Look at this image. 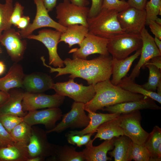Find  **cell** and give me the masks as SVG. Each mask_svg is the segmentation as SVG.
I'll list each match as a JSON object with an SVG mask.
<instances>
[{"label": "cell", "mask_w": 161, "mask_h": 161, "mask_svg": "<svg viewBox=\"0 0 161 161\" xmlns=\"http://www.w3.org/2000/svg\"><path fill=\"white\" fill-rule=\"evenodd\" d=\"M43 65L49 68L51 73L57 72L55 77L70 74V78H77L85 80L89 85L110 79L112 75V56L100 55L91 60L68 58L64 61L63 67H52L45 63L44 56L41 57Z\"/></svg>", "instance_id": "1"}, {"label": "cell", "mask_w": 161, "mask_h": 161, "mask_svg": "<svg viewBox=\"0 0 161 161\" xmlns=\"http://www.w3.org/2000/svg\"><path fill=\"white\" fill-rule=\"evenodd\" d=\"M94 88L95 94L90 101L84 104L85 111L89 110L96 112L117 104L141 99L145 96L114 85L110 79L97 83L94 85Z\"/></svg>", "instance_id": "2"}, {"label": "cell", "mask_w": 161, "mask_h": 161, "mask_svg": "<svg viewBox=\"0 0 161 161\" xmlns=\"http://www.w3.org/2000/svg\"><path fill=\"white\" fill-rule=\"evenodd\" d=\"M118 13L115 10L102 8L96 16L88 17L89 32L108 39L125 32L118 21Z\"/></svg>", "instance_id": "3"}, {"label": "cell", "mask_w": 161, "mask_h": 161, "mask_svg": "<svg viewBox=\"0 0 161 161\" xmlns=\"http://www.w3.org/2000/svg\"><path fill=\"white\" fill-rule=\"evenodd\" d=\"M142 45L140 34L125 32L108 39L107 49L112 58L120 60L141 49Z\"/></svg>", "instance_id": "4"}, {"label": "cell", "mask_w": 161, "mask_h": 161, "mask_svg": "<svg viewBox=\"0 0 161 161\" xmlns=\"http://www.w3.org/2000/svg\"><path fill=\"white\" fill-rule=\"evenodd\" d=\"M56 18L61 25L79 24L88 27L87 19L89 8L74 4L69 0H63L56 7Z\"/></svg>", "instance_id": "5"}, {"label": "cell", "mask_w": 161, "mask_h": 161, "mask_svg": "<svg viewBox=\"0 0 161 161\" xmlns=\"http://www.w3.org/2000/svg\"><path fill=\"white\" fill-rule=\"evenodd\" d=\"M52 89L55 91L56 93L68 96L75 102L84 104L90 101L95 93L94 85L85 86L82 83L75 82L72 78L65 82L53 83Z\"/></svg>", "instance_id": "6"}, {"label": "cell", "mask_w": 161, "mask_h": 161, "mask_svg": "<svg viewBox=\"0 0 161 161\" xmlns=\"http://www.w3.org/2000/svg\"><path fill=\"white\" fill-rule=\"evenodd\" d=\"M120 126L124 135L129 137L134 143L144 145L149 133L142 127V117L139 110L120 114Z\"/></svg>", "instance_id": "7"}, {"label": "cell", "mask_w": 161, "mask_h": 161, "mask_svg": "<svg viewBox=\"0 0 161 161\" xmlns=\"http://www.w3.org/2000/svg\"><path fill=\"white\" fill-rule=\"evenodd\" d=\"M62 33L56 30L44 29L39 31L37 35L32 34L26 38L42 43L48 51L49 64L55 67L62 68L64 67V61L57 52L58 45Z\"/></svg>", "instance_id": "8"}, {"label": "cell", "mask_w": 161, "mask_h": 161, "mask_svg": "<svg viewBox=\"0 0 161 161\" xmlns=\"http://www.w3.org/2000/svg\"><path fill=\"white\" fill-rule=\"evenodd\" d=\"M84 106V103L75 101L72 106L71 110L62 116L61 121L53 128L46 131V133H60L68 128L86 127L90 119L85 112Z\"/></svg>", "instance_id": "9"}, {"label": "cell", "mask_w": 161, "mask_h": 161, "mask_svg": "<svg viewBox=\"0 0 161 161\" xmlns=\"http://www.w3.org/2000/svg\"><path fill=\"white\" fill-rule=\"evenodd\" d=\"M108 42V39L89 32L79 45V48L72 49L69 53H72L73 58L83 59H86L89 55L94 54L109 55L107 49Z\"/></svg>", "instance_id": "10"}, {"label": "cell", "mask_w": 161, "mask_h": 161, "mask_svg": "<svg viewBox=\"0 0 161 161\" xmlns=\"http://www.w3.org/2000/svg\"><path fill=\"white\" fill-rule=\"evenodd\" d=\"M64 99V96L57 93L50 95L26 92L22 101L23 109L28 112L46 108L59 107L63 103Z\"/></svg>", "instance_id": "11"}, {"label": "cell", "mask_w": 161, "mask_h": 161, "mask_svg": "<svg viewBox=\"0 0 161 161\" xmlns=\"http://www.w3.org/2000/svg\"><path fill=\"white\" fill-rule=\"evenodd\" d=\"M47 134L46 131L41 129L32 127L31 134L27 145L29 158L36 156L44 158L55 155L57 145L48 142Z\"/></svg>", "instance_id": "12"}, {"label": "cell", "mask_w": 161, "mask_h": 161, "mask_svg": "<svg viewBox=\"0 0 161 161\" xmlns=\"http://www.w3.org/2000/svg\"><path fill=\"white\" fill-rule=\"evenodd\" d=\"M33 1L36 6V15L32 23H30L25 29L18 31L23 38H26L34 31L43 27H51L62 33L66 31V27L61 25L50 17L42 0Z\"/></svg>", "instance_id": "13"}, {"label": "cell", "mask_w": 161, "mask_h": 161, "mask_svg": "<svg viewBox=\"0 0 161 161\" xmlns=\"http://www.w3.org/2000/svg\"><path fill=\"white\" fill-rule=\"evenodd\" d=\"M117 18L121 27L127 33L140 34L146 25L145 10H140L129 6L118 13Z\"/></svg>", "instance_id": "14"}, {"label": "cell", "mask_w": 161, "mask_h": 161, "mask_svg": "<svg viewBox=\"0 0 161 161\" xmlns=\"http://www.w3.org/2000/svg\"><path fill=\"white\" fill-rule=\"evenodd\" d=\"M23 39L19 32L12 28L3 31L0 38V43L15 62L23 59L26 49L27 42Z\"/></svg>", "instance_id": "15"}, {"label": "cell", "mask_w": 161, "mask_h": 161, "mask_svg": "<svg viewBox=\"0 0 161 161\" xmlns=\"http://www.w3.org/2000/svg\"><path fill=\"white\" fill-rule=\"evenodd\" d=\"M143 42L141 56L128 78L134 81L139 76L141 68L151 59L157 56H161V52L157 47L154 38L149 34L145 27L140 33Z\"/></svg>", "instance_id": "16"}, {"label": "cell", "mask_w": 161, "mask_h": 161, "mask_svg": "<svg viewBox=\"0 0 161 161\" xmlns=\"http://www.w3.org/2000/svg\"><path fill=\"white\" fill-rule=\"evenodd\" d=\"M62 116L61 110L58 107L49 108L28 112L23 117V121L31 126L38 124L44 125L49 130L55 126L56 122Z\"/></svg>", "instance_id": "17"}, {"label": "cell", "mask_w": 161, "mask_h": 161, "mask_svg": "<svg viewBox=\"0 0 161 161\" xmlns=\"http://www.w3.org/2000/svg\"><path fill=\"white\" fill-rule=\"evenodd\" d=\"M143 109L158 110L161 109V107L153 99L145 96L141 99L117 104L106 107L102 110L111 114H121Z\"/></svg>", "instance_id": "18"}, {"label": "cell", "mask_w": 161, "mask_h": 161, "mask_svg": "<svg viewBox=\"0 0 161 161\" xmlns=\"http://www.w3.org/2000/svg\"><path fill=\"white\" fill-rule=\"evenodd\" d=\"M53 83L50 76L45 73L36 72L25 75L23 86L26 92L39 93L52 89Z\"/></svg>", "instance_id": "19"}, {"label": "cell", "mask_w": 161, "mask_h": 161, "mask_svg": "<svg viewBox=\"0 0 161 161\" xmlns=\"http://www.w3.org/2000/svg\"><path fill=\"white\" fill-rule=\"evenodd\" d=\"M114 137L109 140H105L97 146H94V140L90 139L86 145V148L82 151L86 161H106L111 160L112 159L107 157L108 151L114 148Z\"/></svg>", "instance_id": "20"}, {"label": "cell", "mask_w": 161, "mask_h": 161, "mask_svg": "<svg viewBox=\"0 0 161 161\" xmlns=\"http://www.w3.org/2000/svg\"><path fill=\"white\" fill-rule=\"evenodd\" d=\"M25 75L21 66L15 62L6 75L0 78V90L8 92L12 89L23 88Z\"/></svg>", "instance_id": "21"}, {"label": "cell", "mask_w": 161, "mask_h": 161, "mask_svg": "<svg viewBox=\"0 0 161 161\" xmlns=\"http://www.w3.org/2000/svg\"><path fill=\"white\" fill-rule=\"evenodd\" d=\"M141 49L136 51L133 55L122 60L112 58V79L111 83L117 85L121 80L126 76L134 61L141 53Z\"/></svg>", "instance_id": "22"}, {"label": "cell", "mask_w": 161, "mask_h": 161, "mask_svg": "<svg viewBox=\"0 0 161 161\" xmlns=\"http://www.w3.org/2000/svg\"><path fill=\"white\" fill-rule=\"evenodd\" d=\"M85 111L88 112V116L90 119L88 125L81 131H70L68 133L69 134L81 136L90 133L94 134L96 132L97 128L101 124L116 118L120 114H118L97 113L89 110Z\"/></svg>", "instance_id": "23"}, {"label": "cell", "mask_w": 161, "mask_h": 161, "mask_svg": "<svg viewBox=\"0 0 161 161\" xmlns=\"http://www.w3.org/2000/svg\"><path fill=\"white\" fill-rule=\"evenodd\" d=\"M24 93L17 91L10 93L8 100L0 106V115L10 114L24 117L27 113L23 109L22 101Z\"/></svg>", "instance_id": "24"}, {"label": "cell", "mask_w": 161, "mask_h": 161, "mask_svg": "<svg viewBox=\"0 0 161 161\" xmlns=\"http://www.w3.org/2000/svg\"><path fill=\"white\" fill-rule=\"evenodd\" d=\"M120 114L116 118L100 125L97 128V133L93 140L94 141L99 138L100 140H109L123 135V130L120 125Z\"/></svg>", "instance_id": "25"}, {"label": "cell", "mask_w": 161, "mask_h": 161, "mask_svg": "<svg viewBox=\"0 0 161 161\" xmlns=\"http://www.w3.org/2000/svg\"><path fill=\"white\" fill-rule=\"evenodd\" d=\"M66 31L62 33L59 43L64 42L67 44L69 48L75 44L79 45L89 32L88 27L79 24L68 26Z\"/></svg>", "instance_id": "26"}, {"label": "cell", "mask_w": 161, "mask_h": 161, "mask_svg": "<svg viewBox=\"0 0 161 161\" xmlns=\"http://www.w3.org/2000/svg\"><path fill=\"white\" fill-rule=\"evenodd\" d=\"M27 146L17 143L0 147V161H27Z\"/></svg>", "instance_id": "27"}, {"label": "cell", "mask_w": 161, "mask_h": 161, "mask_svg": "<svg viewBox=\"0 0 161 161\" xmlns=\"http://www.w3.org/2000/svg\"><path fill=\"white\" fill-rule=\"evenodd\" d=\"M132 143L131 139L124 135L114 137V148L108 154L115 161H129Z\"/></svg>", "instance_id": "28"}, {"label": "cell", "mask_w": 161, "mask_h": 161, "mask_svg": "<svg viewBox=\"0 0 161 161\" xmlns=\"http://www.w3.org/2000/svg\"><path fill=\"white\" fill-rule=\"evenodd\" d=\"M117 85L131 92L148 97L161 104V96L155 92L145 89L142 85L136 83L134 81L129 79L128 77L126 76L123 78Z\"/></svg>", "instance_id": "29"}, {"label": "cell", "mask_w": 161, "mask_h": 161, "mask_svg": "<svg viewBox=\"0 0 161 161\" xmlns=\"http://www.w3.org/2000/svg\"><path fill=\"white\" fill-rule=\"evenodd\" d=\"M144 145L149 151L151 158L149 161H160L161 159L158 158L157 152L158 148L161 146V129L155 126L150 133Z\"/></svg>", "instance_id": "30"}, {"label": "cell", "mask_w": 161, "mask_h": 161, "mask_svg": "<svg viewBox=\"0 0 161 161\" xmlns=\"http://www.w3.org/2000/svg\"><path fill=\"white\" fill-rule=\"evenodd\" d=\"M53 160L59 161H84L82 151H76L74 147L67 145L57 146Z\"/></svg>", "instance_id": "31"}, {"label": "cell", "mask_w": 161, "mask_h": 161, "mask_svg": "<svg viewBox=\"0 0 161 161\" xmlns=\"http://www.w3.org/2000/svg\"><path fill=\"white\" fill-rule=\"evenodd\" d=\"M32 130V126L23 121L14 128L10 134L15 143L27 146Z\"/></svg>", "instance_id": "32"}, {"label": "cell", "mask_w": 161, "mask_h": 161, "mask_svg": "<svg viewBox=\"0 0 161 161\" xmlns=\"http://www.w3.org/2000/svg\"><path fill=\"white\" fill-rule=\"evenodd\" d=\"M145 67L149 69V75L147 82L142 86L148 91L155 92L158 85L161 82V69L148 62L143 69Z\"/></svg>", "instance_id": "33"}, {"label": "cell", "mask_w": 161, "mask_h": 161, "mask_svg": "<svg viewBox=\"0 0 161 161\" xmlns=\"http://www.w3.org/2000/svg\"><path fill=\"white\" fill-rule=\"evenodd\" d=\"M13 7V3H0V38L3 31L11 28L10 19Z\"/></svg>", "instance_id": "34"}, {"label": "cell", "mask_w": 161, "mask_h": 161, "mask_svg": "<svg viewBox=\"0 0 161 161\" xmlns=\"http://www.w3.org/2000/svg\"><path fill=\"white\" fill-rule=\"evenodd\" d=\"M150 154L144 145H139L132 142L129 161H149Z\"/></svg>", "instance_id": "35"}, {"label": "cell", "mask_w": 161, "mask_h": 161, "mask_svg": "<svg viewBox=\"0 0 161 161\" xmlns=\"http://www.w3.org/2000/svg\"><path fill=\"white\" fill-rule=\"evenodd\" d=\"M146 16V25L150 20L154 21L161 15V0H150L147 1L145 8Z\"/></svg>", "instance_id": "36"}, {"label": "cell", "mask_w": 161, "mask_h": 161, "mask_svg": "<svg viewBox=\"0 0 161 161\" xmlns=\"http://www.w3.org/2000/svg\"><path fill=\"white\" fill-rule=\"evenodd\" d=\"M0 120L2 124L10 133L16 126L23 121V117L6 114L0 115Z\"/></svg>", "instance_id": "37"}, {"label": "cell", "mask_w": 161, "mask_h": 161, "mask_svg": "<svg viewBox=\"0 0 161 161\" xmlns=\"http://www.w3.org/2000/svg\"><path fill=\"white\" fill-rule=\"evenodd\" d=\"M129 7L125 0H103L102 8L116 10L119 13Z\"/></svg>", "instance_id": "38"}, {"label": "cell", "mask_w": 161, "mask_h": 161, "mask_svg": "<svg viewBox=\"0 0 161 161\" xmlns=\"http://www.w3.org/2000/svg\"><path fill=\"white\" fill-rule=\"evenodd\" d=\"M24 7L18 2L16 1L14 6L10 19L11 23L15 26L23 15Z\"/></svg>", "instance_id": "39"}, {"label": "cell", "mask_w": 161, "mask_h": 161, "mask_svg": "<svg viewBox=\"0 0 161 161\" xmlns=\"http://www.w3.org/2000/svg\"><path fill=\"white\" fill-rule=\"evenodd\" d=\"M0 142L2 146H6L16 143L10 134L4 127L0 120Z\"/></svg>", "instance_id": "40"}, {"label": "cell", "mask_w": 161, "mask_h": 161, "mask_svg": "<svg viewBox=\"0 0 161 161\" xmlns=\"http://www.w3.org/2000/svg\"><path fill=\"white\" fill-rule=\"evenodd\" d=\"M92 5L89 8L88 18L96 16L102 9L103 0H92Z\"/></svg>", "instance_id": "41"}, {"label": "cell", "mask_w": 161, "mask_h": 161, "mask_svg": "<svg viewBox=\"0 0 161 161\" xmlns=\"http://www.w3.org/2000/svg\"><path fill=\"white\" fill-rule=\"evenodd\" d=\"M148 25L155 36L161 40V25L152 20L149 21Z\"/></svg>", "instance_id": "42"}, {"label": "cell", "mask_w": 161, "mask_h": 161, "mask_svg": "<svg viewBox=\"0 0 161 161\" xmlns=\"http://www.w3.org/2000/svg\"><path fill=\"white\" fill-rule=\"evenodd\" d=\"M147 1V0H128L127 2L129 6L143 10H145Z\"/></svg>", "instance_id": "43"}, {"label": "cell", "mask_w": 161, "mask_h": 161, "mask_svg": "<svg viewBox=\"0 0 161 161\" xmlns=\"http://www.w3.org/2000/svg\"><path fill=\"white\" fill-rule=\"evenodd\" d=\"M30 23V18L28 16L23 15L17 23L16 26L20 30L26 29Z\"/></svg>", "instance_id": "44"}, {"label": "cell", "mask_w": 161, "mask_h": 161, "mask_svg": "<svg viewBox=\"0 0 161 161\" xmlns=\"http://www.w3.org/2000/svg\"><path fill=\"white\" fill-rule=\"evenodd\" d=\"M94 134L90 133L81 135L79 141L76 144L77 146L80 147L83 145H86L91 139V137Z\"/></svg>", "instance_id": "45"}, {"label": "cell", "mask_w": 161, "mask_h": 161, "mask_svg": "<svg viewBox=\"0 0 161 161\" xmlns=\"http://www.w3.org/2000/svg\"><path fill=\"white\" fill-rule=\"evenodd\" d=\"M42 1L48 12L52 11L56 6L57 0H42Z\"/></svg>", "instance_id": "46"}, {"label": "cell", "mask_w": 161, "mask_h": 161, "mask_svg": "<svg viewBox=\"0 0 161 161\" xmlns=\"http://www.w3.org/2000/svg\"><path fill=\"white\" fill-rule=\"evenodd\" d=\"M66 136L69 143L75 145L79 141L81 136L77 135H71L67 133L66 134Z\"/></svg>", "instance_id": "47"}, {"label": "cell", "mask_w": 161, "mask_h": 161, "mask_svg": "<svg viewBox=\"0 0 161 161\" xmlns=\"http://www.w3.org/2000/svg\"><path fill=\"white\" fill-rule=\"evenodd\" d=\"M147 62L161 69V56L153 57Z\"/></svg>", "instance_id": "48"}, {"label": "cell", "mask_w": 161, "mask_h": 161, "mask_svg": "<svg viewBox=\"0 0 161 161\" xmlns=\"http://www.w3.org/2000/svg\"><path fill=\"white\" fill-rule=\"evenodd\" d=\"M10 93L0 90V106L4 103L9 99Z\"/></svg>", "instance_id": "49"}, {"label": "cell", "mask_w": 161, "mask_h": 161, "mask_svg": "<svg viewBox=\"0 0 161 161\" xmlns=\"http://www.w3.org/2000/svg\"><path fill=\"white\" fill-rule=\"evenodd\" d=\"M72 3L79 6L87 7L89 4L88 0H69Z\"/></svg>", "instance_id": "50"}, {"label": "cell", "mask_w": 161, "mask_h": 161, "mask_svg": "<svg viewBox=\"0 0 161 161\" xmlns=\"http://www.w3.org/2000/svg\"><path fill=\"white\" fill-rule=\"evenodd\" d=\"M154 41L157 47L159 50L161 52V40L159 39L156 37H154Z\"/></svg>", "instance_id": "51"}, {"label": "cell", "mask_w": 161, "mask_h": 161, "mask_svg": "<svg viewBox=\"0 0 161 161\" xmlns=\"http://www.w3.org/2000/svg\"><path fill=\"white\" fill-rule=\"evenodd\" d=\"M44 157L40 156H36L29 158L27 161H41L44 160Z\"/></svg>", "instance_id": "52"}, {"label": "cell", "mask_w": 161, "mask_h": 161, "mask_svg": "<svg viewBox=\"0 0 161 161\" xmlns=\"http://www.w3.org/2000/svg\"><path fill=\"white\" fill-rule=\"evenodd\" d=\"M5 69V66L2 61H0V75H2L4 72Z\"/></svg>", "instance_id": "53"}, {"label": "cell", "mask_w": 161, "mask_h": 161, "mask_svg": "<svg viewBox=\"0 0 161 161\" xmlns=\"http://www.w3.org/2000/svg\"><path fill=\"white\" fill-rule=\"evenodd\" d=\"M157 89V93L159 95L161 96V82L158 85Z\"/></svg>", "instance_id": "54"}, {"label": "cell", "mask_w": 161, "mask_h": 161, "mask_svg": "<svg viewBox=\"0 0 161 161\" xmlns=\"http://www.w3.org/2000/svg\"><path fill=\"white\" fill-rule=\"evenodd\" d=\"M155 22L157 24L161 25V19L158 17L155 20Z\"/></svg>", "instance_id": "55"}, {"label": "cell", "mask_w": 161, "mask_h": 161, "mask_svg": "<svg viewBox=\"0 0 161 161\" xmlns=\"http://www.w3.org/2000/svg\"><path fill=\"white\" fill-rule=\"evenodd\" d=\"M5 2L8 3H13V0H5Z\"/></svg>", "instance_id": "56"}, {"label": "cell", "mask_w": 161, "mask_h": 161, "mask_svg": "<svg viewBox=\"0 0 161 161\" xmlns=\"http://www.w3.org/2000/svg\"><path fill=\"white\" fill-rule=\"evenodd\" d=\"M1 146H1V143L0 142V147Z\"/></svg>", "instance_id": "57"}, {"label": "cell", "mask_w": 161, "mask_h": 161, "mask_svg": "<svg viewBox=\"0 0 161 161\" xmlns=\"http://www.w3.org/2000/svg\"><path fill=\"white\" fill-rule=\"evenodd\" d=\"M1 49L0 48V53H1Z\"/></svg>", "instance_id": "58"}]
</instances>
